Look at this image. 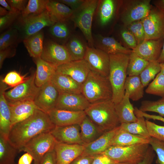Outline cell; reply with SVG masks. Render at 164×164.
<instances>
[{
    "label": "cell",
    "instance_id": "obj_1",
    "mask_svg": "<svg viewBox=\"0 0 164 164\" xmlns=\"http://www.w3.org/2000/svg\"><path fill=\"white\" fill-rule=\"evenodd\" d=\"M55 126L48 114L37 109L26 119L12 126L8 139L20 152L31 139L42 133L50 132Z\"/></svg>",
    "mask_w": 164,
    "mask_h": 164
},
{
    "label": "cell",
    "instance_id": "obj_2",
    "mask_svg": "<svg viewBox=\"0 0 164 164\" xmlns=\"http://www.w3.org/2000/svg\"><path fill=\"white\" fill-rule=\"evenodd\" d=\"M109 55L108 78L112 91L111 100L115 104L121 101L125 94L124 86L129 55L119 53Z\"/></svg>",
    "mask_w": 164,
    "mask_h": 164
},
{
    "label": "cell",
    "instance_id": "obj_3",
    "mask_svg": "<svg viewBox=\"0 0 164 164\" xmlns=\"http://www.w3.org/2000/svg\"><path fill=\"white\" fill-rule=\"evenodd\" d=\"M84 111L86 115L104 132L111 130L120 124L111 99L91 104Z\"/></svg>",
    "mask_w": 164,
    "mask_h": 164
},
{
    "label": "cell",
    "instance_id": "obj_4",
    "mask_svg": "<svg viewBox=\"0 0 164 164\" xmlns=\"http://www.w3.org/2000/svg\"><path fill=\"white\" fill-rule=\"evenodd\" d=\"M81 94L90 104L112 99V91L108 77L91 70L82 84Z\"/></svg>",
    "mask_w": 164,
    "mask_h": 164
},
{
    "label": "cell",
    "instance_id": "obj_5",
    "mask_svg": "<svg viewBox=\"0 0 164 164\" xmlns=\"http://www.w3.org/2000/svg\"><path fill=\"white\" fill-rule=\"evenodd\" d=\"M99 1L85 0L82 5L73 12L71 20L74 26L82 32L88 46L94 47V40L92 33L93 17L97 8Z\"/></svg>",
    "mask_w": 164,
    "mask_h": 164
},
{
    "label": "cell",
    "instance_id": "obj_6",
    "mask_svg": "<svg viewBox=\"0 0 164 164\" xmlns=\"http://www.w3.org/2000/svg\"><path fill=\"white\" fill-rule=\"evenodd\" d=\"M56 22L46 9L38 15H31L23 17L20 15L13 26L19 33V40L22 41L42 30L46 27H50Z\"/></svg>",
    "mask_w": 164,
    "mask_h": 164
},
{
    "label": "cell",
    "instance_id": "obj_7",
    "mask_svg": "<svg viewBox=\"0 0 164 164\" xmlns=\"http://www.w3.org/2000/svg\"><path fill=\"white\" fill-rule=\"evenodd\" d=\"M149 145L147 143L125 146L112 145L102 153L118 162L137 164L144 158Z\"/></svg>",
    "mask_w": 164,
    "mask_h": 164
},
{
    "label": "cell",
    "instance_id": "obj_8",
    "mask_svg": "<svg viewBox=\"0 0 164 164\" xmlns=\"http://www.w3.org/2000/svg\"><path fill=\"white\" fill-rule=\"evenodd\" d=\"M57 142L50 132L40 134L27 142L20 150L30 154L34 164H39L44 155L54 149Z\"/></svg>",
    "mask_w": 164,
    "mask_h": 164
},
{
    "label": "cell",
    "instance_id": "obj_9",
    "mask_svg": "<svg viewBox=\"0 0 164 164\" xmlns=\"http://www.w3.org/2000/svg\"><path fill=\"white\" fill-rule=\"evenodd\" d=\"M40 58L56 68L60 65L72 61L65 45L51 40H47L44 42L43 51Z\"/></svg>",
    "mask_w": 164,
    "mask_h": 164
},
{
    "label": "cell",
    "instance_id": "obj_10",
    "mask_svg": "<svg viewBox=\"0 0 164 164\" xmlns=\"http://www.w3.org/2000/svg\"><path fill=\"white\" fill-rule=\"evenodd\" d=\"M142 21L145 32L144 40L157 39L164 35V14L155 7L152 8Z\"/></svg>",
    "mask_w": 164,
    "mask_h": 164
},
{
    "label": "cell",
    "instance_id": "obj_11",
    "mask_svg": "<svg viewBox=\"0 0 164 164\" xmlns=\"http://www.w3.org/2000/svg\"><path fill=\"white\" fill-rule=\"evenodd\" d=\"M36 71H33L24 82L5 91V95L8 102L13 103L22 101L34 100L39 89L35 83Z\"/></svg>",
    "mask_w": 164,
    "mask_h": 164
},
{
    "label": "cell",
    "instance_id": "obj_12",
    "mask_svg": "<svg viewBox=\"0 0 164 164\" xmlns=\"http://www.w3.org/2000/svg\"><path fill=\"white\" fill-rule=\"evenodd\" d=\"M84 59L91 70L108 77L110 57L108 53L101 49L88 46Z\"/></svg>",
    "mask_w": 164,
    "mask_h": 164
},
{
    "label": "cell",
    "instance_id": "obj_13",
    "mask_svg": "<svg viewBox=\"0 0 164 164\" xmlns=\"http://www.w3.org/2000/svg\"><path fill=\"white\" fill-rule=\"evenodd\" d=\"M59 94L50 80L39 87L33 101L38 109L48 114L55 108Z\"/></svg>",
    "mask_w": 164,
    "mask_h": 164
},
{
    "label": "cell",
    "instance_id": "obj_14",
    "mask_svg": "<svg viewBox=\"0 0 164 164\" xmlns=\"http://www.w3.org/2000/svg\"><path fill=\"white\" fill-rule=\"evenodd\" d=\"M90 103L82 94L59 93L55 108L72 111H83Z\"/></svg>",
    "mask_w": 164,
    "mask_h": 164
},
{
    "label": "cell",
    "instance_id": "obj_15",
    "mask_svg": "<svg viewBox=\"0 0 164 164\" xmlns=\"http://www.w3.org/2000/svg\"><path fill=\"white\" fill-rule=\"evenodd\" d=\"M91 70L84 59L71 61L59 66L57 72L67 75L78 83L82 84L86 80Z\"/></svg>",
    "mask_w": 164,
    "mask_h": 164
},
{
    "label": "cell",
    "instance_id": "obj_16",
    "mask_svg": "<svg viewBox=\"0 0 164 164\" xmlns=\"http://www.w3.org/2000/svg\"><path fill=\"white\" fill-rule=\"evenodd\" d=\"M50 132L58 142L85 145L81 138L80 127L79 124L55 126Z\"/></svg>",
    "mask_w": 164,
    "mask_h": 164
},
{
    "label": "cell",
    "instance_id": "obj_17",
    "mask_svg": "<svg viewBox=\"0 0 164 164\" xmlns=\"http://www.w3.org/2000/svg\"><path fill=\"white\" fill-rule=\"evenodd\" d=\"M152 8L150 0L136 1L125 9L122 13V21L124 25L127 26L133 22L145 18Z\"/></svg>",
    "mask_w": 164,
    "mask_h": 164
},
{
    "label": "cell",
    "instance_id": "obj_18",
    "mask_svg": "<svg viewBox=\"0 0 164 164\" xmlns=\"http://www.w3.org/2000/svg\"><path fill=\"white\" fill-rule=\"evenodd\" d=\"M55 126L79 125L87 116L84 111H72L54 108L48 113Z\"/></svg>",
    "mask_w": 164,
    "mask_h": 164
},
{
    "label": "cell",
    "instance_id": "obj_19",
    "mask_svg": "<svg viewBox=\"0 0 164 164\" xmlns=\"http://www.w3.org/2000/svg\"><path fill=\"white\" fill-rule=\"evenodd\" d=\"M163 38L157 39L144 40L138 45L132 52L141 58L149 61H157L161 52Z\"/></svg>",
    "mask_w": 164,
    "mask_h": 164
},
{
    "label": "cell",
    "instance_id": "obj_20",
    "mask_svg": "<svg viewBox=\"0 0 164 164\" xmlns=\"http://www.w3.org/2000/svg\"><path fill=\"white\" fill-rule=\"evenodd\" d=\"M84 148V145L67 144L57 142L54 148L57 164H70L82 154Z\"/></svg>",
    "mask_w": 164,
    "mask_h": 164
},
{
    "label": "cell",
    "instance_id": "obj_21",
    "mask_svg": "<svg viewBox=\"0 0 164 164\" xmlns=\"http://www.w3.org/2000/svg\"><path fill=\"white\" fill-rule=\"evenodd\" d=\"M120 128L119 125L105 132L95 141L85 145L84 150L81 155H94L104 152L110 146L112 139Z\"/></svg>",
    "mask_w": 164,
    "mask_h": 164
},
{
    "label": "cell",
    "instance_id": "obj_22",
    "mask_svg": "<svg viewBox=\"0 0 164 164\" xmlns=\"http://www.w3.org/2000/svg\"><path fill=\"white\" fill-rule=\"evenodd\" d=\"M8 103L11 113L12 126L26 119L38 109L33 100Z\"/></svg>",
    "mask_w": 164,
    "mask_h": 164
},
{
    "label": "cell",
    "instance_id": "obj_23",
    "mask_svg": "<svg viewBox=\"0 0 164 164\" xmlns=\"http://www.w3.org/2000/svg\"><path fill=\"white\" fill-rule=\"evenodd\" d=\"M7 85L0 80V134L8 138L12 126L11 113L9 103L5 93Z\"/></svg>",
    "mask_w": 164,
    "mask_h": 164
},
{
    "label": "cell",
    "instance_id": "obj_24",
    "mask_svg": "<svg viewBox=\"0 0 164 164\" xmlns=\"http://www.w3.org/2000/svg\"><path fill=\"white\" fill-rule=\"evenodd\" d=\"M94 45L97 48L103 51L109 55L119 53L130 55L132 50L125 47L112 37L97 35L94 39Z\"/></svg>",
    "mask_w": 164,
    "mask_h": 164
},
{
    "label": "cell",
    "instance_id": "obj_25",
    "mask_svg": "<svg viewBox=\"0 0 164 164\" xmlns=\"http://www.w3.org/2000/svg\"><path fill=\"white\" fill-rule=\"evenodd\" d=\"M51 80L59 93L81 94L82 84L67 75L56 71Z\"/></svg>",
    "mask_w": 164,
    "mask_h": 164
},
{
    "label": "cell",
    "instance_id": "obj_26",
    "mask_svg": "<svg viewBox=\"0 0 164 164\" xmlns=\"http://www.w3.org/2000/svg\"><path fill=\"white\" fill-rule=\"evenodd\" d=\"M130 99L128 93L125 92L121 101L115 104V110L120 124L133 122L137 120L134 113V108Z\"/></svg>",
    "mask_w": 164,
    "mask_h": 164
},
{
    "label": "cell",
    "instance_id": "obj_27",
    "mask_svg": "<svg viewBox=\"0 0 164 164\" xmlns=\"http://www.w3.org/2000/svg\"><path fill=\"white\" fill-rule=\"evenodd\" d=\"M36 66L35 83L40 87L51 80L55 73L56 67L43 60L41 58L34 59Z\"/></svg>",
    "mask_w": 164,
    "mask_h": 164
},
{
    "label": "cell",
    "instance_id": "obj_28",
    "mask_svg": "<svg viewBox=\"0 0 164 164\" xmlns=\"http://www.w3.org/2000/svg\"><path fill=\"white\" fill-rule=\"evenodd\" d=\"M46 9L56 22L68 21L71 19L74 12L69 7L57 0H49Z\"/></svg>",
    "mask_w": 164,
    "mask_h": 164
},
{
    "label": "cell",
    "instance_id": "obj_29",
    "mask_svg": "<svg viewBox=\"0 0 164 164\" xmlns=\"http://www.w3.org/2000/svg\"><path fill=\"white\" fill-rule=\"evenodd\" d=\"M149 139L134 134L120 128L112 139V145L129 146L140 144H149Z\"/></svg>",
    "mask_w": 164,
    "mask_h": 164
},
{
    "label": "cell",
    "instance_id": "obj_30",
    "mask_svg": "<svg viewBox=\"0 0 164 164\" xmlns=\"http://www.w3.org/2000/svg\"><path fill=\"white\" fill-rule=\"evenodd\" d=\"M79 125L81 138L85 145L95 141L105 132L99 128L87 116Z\"/></svg>",
    "mask_w": 164,
    "mask_h": 164
},
{
    "label": "cell",
    "instance_id": "obj_31",
    "mask_svg": "<svg viewBox=\"0 0 164 164\" xmlns=\"http://www.w3.org/2000/svg\"><path fill=\"white\" fill-rule=\"evenodd\" d=\"M44 33L42 30L23 40L30 56L33 59L40 58L43 52Z\"/></svg>",
    "mask_w": 164,
    "mask_h": 164
},
{
    "label": "cell",
    "instance_id": "obj_32",
    "mask_svg": "<svg viewBox=\"0 0 164 164\" xmlns=\"http://www.w3.org/2000/svg\"><path fill=\"white\" fill-rule=\"evenodd\" d=\"M72 61L84 59L88 46L79 37L72 35L64 44Z\"/></svg>",
    "mask_w": 164,
    "mask_h": 164
},
{
    "label": "cell",
    "instance_id": "obj_33",
    "mask_svg": "<svg viewBox=\"0 0 164 164\" xmlns=\"http://www.w3.org/2000/svg\"><path fill=\"white\" fill-rule=\"evenodd\" d=\"M125 89L130 99L136 101L143 97L144 87L139 76H128L126 78Z\"/></svg>",
    "mask_w": 164,
    "mask_h": 164
},
{
    "label": "cell",
    "instance_id": "obj_34",
    "mask_svg": "<svg viewBox=\"0 0 164 164\" xmlns=\"http://www.w3.org/2000/svg\"><path fill=\"white\" fill-rule=\"evenodd\" d=\"M19 152L7 138L0 134V164H15V157Z\"/></svg>",
    "mask_w": 164,
    "mask_h": 164
},
{
    "label": "cell",
    "instance_id": "obj_35",
    "mask_svg": "<svg viewBox=\"0 0 164 164\" xmlns=\"http://www.w3.org/2000/svg\"><path fill=\"white\" fill-rule=\"evenodd\" d=\"M137 118L135 122L121 124L120 128L131 133L139 135L149 139L151 136L148 130L145 118L135 113Z\"/></svg>",
    "mask_w": 164,
    "mask_h": 164
},
{
    "label": "cell",
    "instance_id": "obj_36",
    "mask_svg": "<svg viewBox=\"0 0 164 164\" xmlns=\"http://www.w3.org/2000/svg\"><path fill=\"white\" fill-rule=\"evenodd\" d=\"M98 19L101 26L107 25L112 18L115 10V3L113 0H99Z\"/></svg>",
    "mask_w": 164,
    "mask_h": 164
},
{
    "label": "cell",
    "instance_id": "obj_37",
    "mask_svg": "<svg viewBox=\"0 0 164 164\" xmlns=\"http://www.w3.org/2000/svg\"><path fill=\"white\" fill-rule=\"evenodd\" d=\"M68 22H56L50 27L49 29L51 36L55 39L63 43L64 45L72 36Z\"/></svg>",
    "mask_w": 164,
    "mask_h": 164
},
{
    "label": "cell",
    "instance_id": "obj_38",
    "mask_svg": "<svg viewBox=\"0 0 164 164\" xmlns=\"http://www.w3.org/2000/svg\"><path fill=\"white\" fill-rule=\"evenodd\" d=\"M149 62L141 58L133 52L129 55L127 69L128 76H139Z\"/></svg>",
    "mask_w": 164,
    "mask_h": 164
},
{
    "label": "cell",
    "instance_id": "obj_39",
    "mask_svg": "<svg viewBox=\"0 0 164 164\" xmlns=\"http://www.w3.org/2000/svg\"><path fill=\"white\" fill-rule=\"evenodd\" d=\"M19 40V31L16 28L12 26L1 34L0 50L9 47L15 46Z\"/></svg>",
    "mask_w": 164,
    "mask_h": 164
},
{
    "label": "cell",
    "instance_id": "obj_40",
    "mask_svg": "<svg viewBox=\"0 0 164 164\" xmlns=\"http://www.w3.org/2000/svg\"><path fill=\"white\" fill-rule=\"evenodd\" d=\"M49 0H29L25 9L21 12L25 17L31 15L40 14L46 9Z\"/></svg>",
    "mask_w": 164,
    "mask_h": 164
},
{
    "label": "cell",
    "instance_id": "obj_41",
    "mask_svg": "<svg viewBox=\"0 0 164 164\" xmlns=\"http://www.w3.org/2000/svg\"><path fill=\"white\" fill-rule=\"evenodd\" d=\"M160 70V63L157 61L149 62L139 75L144 87L155 78Z\"/></svg>",
    "mask_w": 164,
    "mask_h": 164
},
{
    "label": "cell",
    "instance_id": "obj_42",
    "mask_svg": "<svg viewBox=\"0 0 164 164\" xmlns=\"http://www.w3.org/2000/svg\"><path fill=\"white\" fill-rule=\"evenodd\" d=\"M138 109L144 112L156 113L159 116L164 117V97L155 101H143Z\"/></svg>",
    "mask_w": 164,
    "mask_h": 164
},
{
    "label": "cell",
    "instance_id": "obj_43",
    "mask_svg": "<svg viewBox=\"0 0 164 164\" xmlns=\"http://www.w3.org/2000/svg\"><path fill=\"white\" fill-rule=\"evenodd\" d=\"M146 93L164 97V75L160 72L156 76L145 90Z\"/></svg>",
    "mask_w": 164,
    "mask_h": 164
},
{
    "label": "cell",
    "instance_id": "obj_44",
    "mask_svg": "<svg viewBox=\"0 0 164 164\" xmlns=\"http://www.w3.org/2000/svg\"><path fill=\"white\" fill-rule=\"evenodd\" d=\"M22 75L16 71L8 73L4 78H1L2 81L6 85L11 87H15L26 81L28 78Z\"/></svg>",
    "mask_w": 164,
    "mask_h": 164
},
{
    "label": "cell",
    "instance_id": "obj_45",
    "mask_svg": "<svg viewBox=\"0 0 164 164\" xmlns=\"http://www.w3.org/2000/svg\"><path fill=\"white\" fill-rule=\"evenodd\" d=\"M127 27L128 30L135 37L137 45L144 41L145 32L142 20L133 22Z\"/></svg>",
    "mask_w": 164,
    "mask_h": 164
},
{
    "label": "cell",
    "instance_id": "obj_46",
    "mask_svg": "<svg viewBox=\"0 0 164 164\" xmlns=\"http://www.w3.org/2000/svg\"><path fill=\"white\" fill-rule=\"evenodd\" d=\"M149 139V144L157 156L156 164H164V142L151 137Z\"/></svg>",
    "mask_w": 164,
    "mask_h": 164
},
{
    "label": "cell",
    "instance_id": "obj_47",
    "mask_svg": "<svg viewBox=\"0 0 164 164\" xmlns=\"http://www.w3.org/2000/svg\"><path fill=\"white\" fill-rule=\"evenodd\" d=\"M146 122L150 136L164 142V126L158 125L147 119Z\"/></svg>",
    "mask_w": 164,
    "mask_h": 164
},
{
    "label": "cell",
    "instance_id": "obj_48",
    "mask_svg": "<svg viewBox=\"0 0 164 164\" xmlns=\"http://www.w3.org/2000/svg\"><path fill=\"white\" fill-rule=\"evenodd\" d=\"M21 14V13H10L0 17V32L7 29L13 26Z\"/></svg>",
    "mask_w": 164,
    "mask_h": 164
},
{
    "label": "cell",
    "instance_id": "obj_49",
    "mask_svg": "<svg viewBox=\"0 0 164 164\" xmlns=\"http://www.w3.org/2000/svg\"><path fill=\"white\" fill-rule=\"evenodd\" d=\"M123 40L129 49L133 50L137 45L135 39L132 34L128 29H123L120 32Z\"/></svg>",
    "mask_w": 164,
    "mask_h": 164
},
{
    "label": "cell",
    "instance_id": "obj_50",
    "mask_svg": "<svg viewBox=\"0 0 164 164\" xmlns=\"http://www.w3.org/2000/svg\"><path fill=\"white\" fill-rule=\"evenodd\" d=\"M16 53L15 46L8 47L0 50V68H2L5 59L13 57Z\"/></svg>",
    "mask_w": 164,
    "mask_h": 164
},
{
    "label": "cell",
    "instance_id": "obj_51",
    "mask_svg": "<svg viewBox=\"0 0 164 164\" xmlns=\"http://www.w3.org/2000/svg\"><path fill=\"white\" fill-rule=\"evenodd\" d=\"M118 163L107 155L101 153L95 155L92 164H117Z\"/></svg>",
    "mask_w": 164,
    "mask_h": 164
},
{
    "label": "cell",
    "instance_id": "obj_52",
    "mask_svg": "<svg viewBox=\"0 0 164 164\" xmlns=\"http://www.w3.org/2000/svg\"><path fill=\"white\" fill-rule=\"evenodd\" d=\"M9 4L14 9L21 13L26 8L28 1L26 0H7Z\"/></svg>",
    "mask_w": 164,
    "mask_h": 164
},
{
    "label": "cell",
    "instance_id": "obj_53",
    "mask_svg": "<svg viewBox=\"0 0 164 164\" xmlns=\"http://www.w3.org/2000/svg\"><path fill=\"white\" fill-rule=\"evenodd\" d=\"M39 164H57L56 154L54 149L46 154Z\"/></svg>",
    "mask_w": 164,
    "mask_h": 164
},
{
    "label": "cell",
    "instance_id": "obj_54",
    "mask_svg": "<svg viewBox=\"0 0 164 164\" xmlns=\"http://www.w3.org/2000/svg\"><path fill=\"white\" fill-rule=\"evenodd\" d=\"M155 156V152L149 145L144 158L137 164H152Z\"/></svg>",
    "mask_w": 164,
    "mask_h": 164
},
{
    "label": "cell",
    "instance_id": "obj_55",
    "mask_svg": "<svg viewBox=\"0 0 164 164\" xmlns=\"http://www.w3.org/2000/svg\"><path fill=\"white\" fill-rule=\"evenodd\" d=\"M85 0H59L62 3L70 8L73 11L78 9L83 3Z\"/></svg>",
    "mask_w": 164,
    "mask_h": 164
},
{
    "label": "cell",
    "instance_id": "obj_56",
    "mask_svg": "<svg viewBox=\"0 0 164 164\" xmlns=\"http://www.w3.org/2000/svg\"><path fill=\"white\" fill-rule=\"evenodd\" d=\"M95 155H80L74 159L70 164H92Z\"/></svg>",
    "mask_w": 164,
    "mask_h": 164
},
{
    "label": "cell",
    "instance_id": "obj_57",
    "mask_svg": "<svg viewBox=\"0 0 164 164\" xmlns=\"http://www.w3.org/2000/svg\"><path fill=\"white\" fill-rule=\"evenodd\" d=\"M134 112L143 117L147 120L152 119L154 120H158L164 123V117L159 115L151 114L140 110L137 108H134Z\"/></svg>",
    "mask_w": 164,
    "mask_h": 164
},
{
    "label": "cell",
    "instance_id": "obj_58",
    "mask_svg": "<svg viewBox=\"0 0 164 164\" xmlns=\"http://www.w3.org/2000/svg\"><path fill=\"white\" fill-rule=\"evenodd\" d=\"M33 160L32 156L28 153L26 152L19 158L18 164H31Z\"/></svg>",
    "mask_w": 164,
    "mask_h": 164
},
{
    "label": "cell",
    "instance_id": "obj_59",
    "mask_svg": "<svg viewBox=\"0 0 164 164\" xmlns=\"http://www.w3.org/2000/svg\"><path fill=\"white\" fill-rule=\"evenodd\" d=\"M0 4L6 10L12 13L19 12L13 9L5 0H0Z\"/></svg>",
    "mask_w": 164,
    "mask_h": 164
},
{
    "label": "cell",
    "instance_id": "obj_60",
    "mask_svg": "<svg viewBox=\"0 0 164 164\" xmlns=\"http://www.w3.org/2000/svg\"><path fill=\"white\" fill-rule=\"evenodd\" d=\"M155 7L164 14V0H158L154 1Z\"/></svg>",
    "mask_w": 164,
    "mask_h": 164
},
{
    "label": "cell",
    "instance_id": "obj_61",
    "mask_svg": "<svg viewBox=\"0 0 164 164\" xmlns=\"http://www.w3.org/2000/svg\"><path fill=\"white\" fill-rule=\"evenodd\" d=\"M163 42L160 55L157 60V61L160 63L164 62V35L163 37Z\"/></svg>",
    "mask_w": 164,
    "mask_h": 164
},
{
    "label": "cell",
    "instance_id": "obj_62",
    "mask_svg": "<svg viewBox=\"0 0 164 164\" xmlns=\"http://www.w3.org/2000/svg\"><path fill=\"white\" fill-rule=\"evenodd\" d=\"M11 13L5 8L0 6V17L3 16L7 15ZM12 13V12H11Z\"/></svg>",
    "mask_w": 164,
    "mask_h": 164
},
{
    "label": "cell",
    "instance_id": "obj_63",
    "mask_svg": "<svg viewBox=\"0 0 164 164\" xmlns=\"http://www.w3.org/2000/svg\"><path fill=\"white\" fill-rule=\"evenodd\" d=\"M161 67L160 72L164 75V62L160 63Z\"/></svg>",
    "mask_w": 164,
    "mask_h": 164
},
{
    "label": "cell",
    "instance_id": "obj_64",
    "mask_svg": "<svg viewBox=\"0 0 164 164\" xmlns=\"http://www.w3.org/2000/svg\"><path fill=\"white\" fill-rule=\"evenodd\" d=\"M117 164H133L132 163L128 162H119Z\"/></svg>",
    "mask_w": 164,
    "mask_h": 164
}]
</instances>
